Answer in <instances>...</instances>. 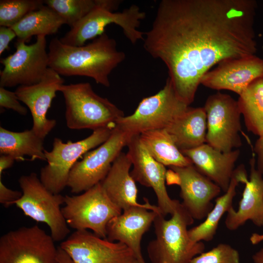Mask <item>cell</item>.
<instances>
[{
  "instance_id": "obj_17",
  "label": "cell",
  "mask_w": 263,
  "mask_h": 263,
  "mask_svg": "<svg viewBox=\"0 0 263 263\" xmlns=\"http://www.w3.org/2000/svg\"><path fill=\"white\" fill-rule=\"evenodd\" d=\"M64 82L61 75L49 67L39 82L18 86L15 91L19 100L31 112L33 119L31 129L43 140L56 125V120L47 118L46 115L56 92Z\"/></svg>"
},
{
  "instance_id": "obj_15",
  "label": "cell",
  "mask_w": 263,
  "mask_h": 263,
  "mask_svg": "<svg viewBox=\"0 0 263 263\" xmlns=\"http://www.w3.org/2000/svg\"><path fill=\"white\" fill-rule=\"evenodd\" d=\"M127 146V153L133 166L131 176L135 182L152 188L163 216H171L181 203L171 199L168 194L165 185L167 174L165 166L150 154L141 141L139 134L132 136Z\"/></svg>"
},
{
  "instance_id": "obj_12",
  "label": "cell",
  "mask_w": 263,
  "mask_h": 263,
  "mask_svg": "<svg viewBox=\"0 0 263 263\" xmlns=\"http://www.w3.org/2000/svg\"><path fill=\"white\" fill-rule=\"evenodd\" d=\"M55 242L37 225L9 231L0 238V263H59Z\"/></svg>"
},
{
  "instance_id": "obj_25",
  "label": "cell",
  "mask_w": 263,
  "mask_h": 263,
  "mask_svg": "<svg viewBox=\"0 0 263 263\" xmlns=\"http://www.w3.org/2000/svg\"><path fill=\"white\" fill-rule=\"evenodd\" d=\"M139 137L150 154L164 166L183 167L193 165L166 129L146 131L140 134Z\"/></svg>"
},
{
  "instance_id": "obj_11",
  "label": "cell",
  "mask_w": 263,
  "mask_h": 263,
  "mask_svg": "<svg viewBox=\"0 0 263 263\" xmlns=\"http://www.w3.org/2000/svg\"><path fill=\"white\" fill-rule=\"evenodd\" d=\"M204 107L207 120L206 143L224 152L240 148L242 145L240 133L243 132L237 100L217 92L207 97Z\"/></svg>"
},
{
  "instance_id": "obj_5",
  "label": "cell",
  "mask_w": 263,
  "mask_h": 263,
  "mask_svg": "<svg viewBox=\"0 0 263 263\" xmlns=\"http://www.w3.org/2000/svg\"><path fill=\"white\" fill-rule=\"evenodd\" d=\"M115 125L95 130L88 137L75 142H63L55 138L52 150H44L47 164L40 171L39 178L45 187L53 193L60 194L67 187L70 172L78 159L105 142Z\"/></svg>"
},
{
  "instance_id": "obj_14",
  "label": "cell",
  "mask_w": 263,
  "mask_h": 263,
  "mask_svg": "<svg viewBox=\"0 0 263 263\" xmlns=\"http://www.w3.org/2000/svg\"><path fill=\"white\" fill-rule=\"evenodd\" d=\"M59 246L74 263H138L124 244L110 241L87 230H75Z\"/></svg>"
},
{
  "instance_id": "obj_24",
  "label": "cell",
  "mask_w": 263,
  "mask_h": 263,
  "mask_svg": "<svg viewBox=\"0 0 263 263\" xmlns=\"http://www.w3.org/2000/svg\"><path fill=\"white\" fill-rule=\"evenodd\" d=\"M248 180L244 166L240 165L235 169L227 190L224 194L216 198L215 205L205 220L188 230L189 236L192 240L209 242L213 239L220 219L233 207L236 187L239 183L245 184Z\"/></svg>"
},
{
  "instance_id": "obj_32",
  "label": "cell",
  "mask_w": 263,
  "mask_h": 263,
  "mask_svg": "<svg viewBox=\"0 0 263 263\" xmlns=\"http://www.w3.org/2000/svg\"><path fill=\"white\" fill-rule=\"evenodd\" d=\"M0 107L12 109L22 115H26L28 112L27 108L20 103L15 92L2 87H0Z\"/></svg>"
},
{
  "instance_id": "obj_9",
  "label": "cell",
  "mask_w": 263,
  "mask_h": 263,
  "mask_svg": "<svg viewBox=\"0 0 263 263\" xmlns=\"http://www.w3.org/2000/svg\"><path fill=\"white\" fill-rule=\"evenodd\" d=\"M146 13L133 4L122 12H114L102 6H98L71 28L60 41L63 44L80 46L88 40L96 38L105 33L108 25L114 23L123 30L125 37L133 44L144 40V33L138 30Z\"/></svg>"
},
{
  "instance_id": "obj_20",
  "label": "cell",
  "mask_w": 263,
  "mask_h": 263,
  "mask_svg": "<svg viewBox=\"0 0 263 263\" xmlns=\"http://www.w3.org/2000/svg\"><path fill=\"white\" fill-rule=\"evenodd\" d=\"M182 152L197 169L217 185L225 192L227 190L240 151L236 149L224 152L206 143Z\"/></svg>"
},
{
  "instance_id": "obj_13",
  "label": "cell",
  "mask_w": 263,
  "mask_h": 263,
  "mask_svg": "<svg viewBox=\"0 0 263 263\" xmlns=\"http://www.w3.org/2000/svg\"><path fill=\"white\" fill-rule=\"evenodd\" d=\"M45 36H37L35 43L17 41L16 51L0 60V87L30 86L39 82L49 68Z\"/></svg>"
},
{
  "instance_id": "obj_39",
  "label": "cell",
  "mask_w": 263,
  "mask_h": 263,
  "mask_svg": "<svg viewBox=\"0 0 263 263\" xmlns=\"http://www.w3.org/2000/svg\"><path fill=\"white\" fill-rule=\"evenodd\" d=\"M250 241L252 244H256L263 241V234L253 233L250 238Z\"/></svg>"
},
{
  "instance_id": "obj_29",
  "label": "cell",
  "mask_w": 263,
  "mask_h": 263,
  "mask_svg": "<svg viewBox=\"0 0 263 263\" xmlns=\"http://www.w3.org/2000/svg\"><path fill=\"white\" fill-rule=\"evenodd\" d=\"M44 2L56 11L70 28L98 6L111 11L117 7L115 0H45Z\"/></svg>"
},
{
  "instance_id": "obj_38",
  "label": "cell",
  "mask_w": 263,
  "mask_h": 263,
  "mask_svg": "<svg viewBox=\"0 0 263 263\" xmlns=\"http://www.w3.org/2000/svg\"><path fill=\"white\" fill-rule=\"evenodd\" d=\"M252 258L254 263H263V247L255 253Z\"/></svg>"
},
{
  "instance_id": "obj_31",
  "label": "cell",
  "mask_w": 263,
  "mask_h": 263,
  "mask_svg": "<svg viewBox=\"0 0 263 263\" xmlns=\"http://www.w3.org/2000/svg\"><path fill=\"white\" fill-rule=\"evenodd\" d=\"M190 263H240L239 252L226 244H220L196 256Z\"/></svg>"
},
{
  "instance_id": "obj_28",
  "label": "cell",
  "mask_w": 263,
  "mask_h": 263,
  "mask_svg": "<svg viewBox=\"0 0 263 263\" xmlns=\"http://www.w3.org/2000/svg\"><path fill=\"white\" fill-rule=\"evenodd\" d=\"M237 101L247 131L259 136L263 133V76L251 82Z\"/></svg>"
},
{
  "instance_id": "obj_3",
  "label": "cell",
  "mask_w": 263,
  "mask_h": 263,
  "mask_svg": "<svg viewBox=\"0 0 263 263\" xmlns=\"http://www.w3.org/2000/svg\"><path fill=\"white\" fill-rule=\"evenodd\" d=\"M169 219L158 214L153 221L155 238L147 250L150 263H190L203 253V242H195L189 236L188 226L194 222L182 203Z\"/></svg>"
},
{
  "instance_id": "obj_36",
  "label": "cell",
  "mask_w": 263,
  "mask_h": 263,
  "mask_svg": "<svg viewBox=\"0 0 263 263\" xmlns=\"http://www.w3.org/2000/svg\"><path fill=\"white\" fill-rule=\"evenodd\" d=\"M15 160V159L10 155H1L0 157V177L4 170L13 166Z\"/></svg>"
},
{
  "instance_id": "obj_33",
  "label": "cell",
  "mask_w": 263,
  "mask_h": 263,
  "mask_svg": "<svg viewBox=\"0 0 263 263\" xmlns=\"http://www.w3.org/2000/svg\"><path fill=\"white\" fill-rule=\"evenodd\" d=\"M22 195L21 191L8 188L1 181L0 177V203L5 207L13 205Z\"/></svg>"
},
{
  "instance_id": "obj_22",
  "label": "cell",
  "mask_w": 263,
  "mask_h": 263,
  "mask_svg": "<svg viewBox=\"0 0 263 263\" xmlns=\"http://www.w3.org/2000/svg\"><path fill=\"white\" fill-rule=\"evenodd\" d=\"M132 166L128 153L121 152L100 182L109 199L122 211L134 207H143L146 204V201L144 204L137 201V188L131 175Z\"/></svg>"
},
{
  "instance_id": "obj_8",
  "label": "cell",
  "mask_w": 263,
  "mask_h": 263,
  "mask_svg": "<svg viewBox=\"0 0 263 263\" xmlns=\"http://www.w3.org/2000/svg\"><path fill=\"white\" fill-rule=\"evenodd\" d=\"M61 207L68 225L75 230L91 229L106 239V227L113 218L122 212L105 193L100 183L76 195L64 196Z\"/></svg>"
},
{
  "instance_id": "obj_4",
  "label": "cell",
  "mask_w": 263,
  "mask_h": 263,
  "mask_svg": "<svg viewBox=\"0 0 263 263\" xmlns=\"http://www.w3.org/2000/svg\"><path fill=\"white\" fill-rule=\"evenodd\" d=\"M67 126L72 130L93 131L115 124L123 112L107 98L96 94L89 82L62 85Z\"/></svg>"
},
{
  "instance_id": "obj_1",
  "label": "cell",
  "mask_w": 263,
  "mask_h": 263,
  "mask_svg": "<svg viewBox=\"0 0 263 263\" xmlns=\"http://www.w3.org/2000/svg\"><path fill=\"white\" fill-rule=\"evenodd\" d=\"M257 7L254 0H162L144 48L165 63L177 95L189 106L212 67L255 55Z\"/></svg>"
},
{
  "instance_id": "obj_7",
  "label": "cell",
  "mask_w": 263,
  "mask_h": 263,
  "mask_svg": "<svg viewBox=\"0 0 263 263\" xmlns=\"http://www.w3.org/2000/svg\"><path fill=\"white\" fill-rule=\"evenodd\" d=\"M22 196L13 204L37 222L46 224L55 242H62L70 232L61 206L64 196L47 189L35 172L20 177Z\"/></svg>"
},
{
  "instance_id": "obj_23",
  "label": "cell",
  "mask_w": 263,
  "mask_h": 263,
  "mask_svg": "<svg viewBox=\"0 0 263 263\" xmlns=\"http://www.w3.org/2000/svg\"><path fill=\"white\" fill-rule=\"evenodd\" d=\"M165 129L181 151L206 143L207 120L204 107L188 106Z\"/></svg>"
},
{
  "instance_id": "obj_6",
  "label": "cell",
  "mask_w": 263,
  "mask_h": 263,
  "mask_svg": "<svg viewBox=\"0 0 263 263\" xmlns=\"http://www.w3.org/2000/svg\"><path fill=\"white\" fill-rule=\"evenodd\" d=\"M188 107L178 97L168 77L161 90L143 98L134 113L119 118L115 126L131 136L165 129Z\"/></svg>"
},
{
  "instance_id": "obj_2",
  "label": "cell",
  "mask_w": 263,
  "mask_h": 263,
  "mask_svg": "<svg viewBox=\"0 0 263 263\" xmlns=\"http://www.w3.org/2000/svg\"><path fill=\"white\" fill-rule=\"evenodd\" d=\"M48 53L49 67L59 75L89 77L107 87L110 85L109 75L125 58V53L117 50L116 41L105 33L80 46L54 38Z\"/></svg>"
},
{
  "instance_id": "obj_27",
  "label": "cell",
  "mask_w": 263,
  "mask_h": 263,
  "mask_svg": "<svg viewBox=\"0 0 263 263\" xmlns=\"http://www.w3.org/2000/svg\"><path fill=\"white\" fill-rule=\"evenodd\" d=\"M64 24L63 19L56 11L43 5L11 28L17 35V41L26 42L33 36L54 34Z\"/></svg>"
},
{
  "instance_id": "obj_10",
  "label": "cell",
  "mask_w": 263,
  "mask_h": 263,
  "mask_svg": "<svg viewBox=\"0 0 263 263\" xmlns=\"http://www.w3.org/2000/svg\"><path fill=\"white\" fill-rule=\"evenodd\" d=\"M132 136L115 125L105 142L85 153L73 166L67 182L71 191L76 194L84 192L100 183Z\"/></svg>"
},
{
  "instance_id": "obj_35",
  "label": "cell",
  "mask_w": 263,
  "mask_h": 263,
  "mask_svg": "<svg viewBox=\"0 0 263 263\" xmlns=\"http://www.w3.org/2000/svg\"><path fill=\"white\" fill-rule=\"evenodd\" d=\"M254 150L257 156L256 167L263 175V133L259 136L256 141Z\"/></svg>"
},
{
  "instance_id": "obj_30",
  "label": "cell",
  "mask_w": 263,
  "mask_h": 263,
  "mask_svg": "<svg viewBox=\"0 0 263 263\" xmlns=\"http://www.w3.org/2000/svg\"><path fill=\"white\" fill-rule=\"evenodd\" d=\"M44 4L42 0H0V26L11 27Z\"/></svg>"
},
{
  "instance_id": "obj_16",
  "label": "cell",
  "mask_w": 263,
  "mask_h": 263,
  "mask_svg": "<svg viewBox=\"0 0 263 263\" xmlns=\"http://www.w3.org/2000/svg\"><path fill=\"white\" fill-rule=\"evenodd\" d=\"M169 168L174 183L180 187L182 205L194 220L206 218L213 208L212 201L219 195L221 188L193 165Z\"/></svg>"
},
{
  "instance_id": "obj_37",
  "label": "cell",
  "mask_w": 263,
  "mask_h": 263,
  "mask_svg": "<svg viewBox=\"0 0 263 263\" xmlns=\"http://www.w3.org/2000/svg\"><path fill=\"white\" fill-rule=\"evenodd\" d=\"M57 258L59 263H74L68 254L59 246L57 247Z\"/></svg>"
},
{
  "instance_id": "obj_19",
  "label": "cell",
  "mask_w": 263,
  "mask_h": 263,
  "mask_svg": "<svg viewBox=\"0 0 263 263\" xmlns=\"http://www.w3.org/2000/svg\"><path fill=\"white\" fill-rule=\"evenodd\" d=\"M263 76V59L255 55L225 59L203 76L201 84L216 90H227L240 95L256 79Z\"/></svg>"
},
{
  "instance_id": "obj_26",
  "label": "cell",
  "mask_w": 263,
  "mask_h": 263,
  "mask_svg": "<svg viewBox=\"0 0 263 263\" xmlns=\"http://www.w3.org/2000/svg\"><path fill=\"white\" fill-rule=\"evenodd\" d=\"M43 139L32 130L13 132L0 128V153L9 155L16 160H23L24 156L32 160H46Z\"/></svg>"
},
{
  "instance_id": "obj_21",
  "label": "cell",
  "mask_w": 263,
  "mask_h": 263,
  "mask_svg": "<svg viewBox=\"0 0 263 263\" xmlns=\"http://www.w3.org/2000/svg\"><path fill=\"white\" fill-rule=\"evenodd\" d=\"M249 179L245 184L242 198L237 210L232 207L227 212L225 225L234 231L244 225L248 220L256 226L263 227V178L256 167L254 157L249 161Z\"/></svg>"
},
{
  "instance_id": "obj_18",
  "label": "cell",
  "mask_w": 263,
  "mask_h": 263,
  "mask_svg": "<svg viewBox=\"0 0 263 263\" xmlns=\"http://www.w3.org/2000/svg\"><path fill=\"white\" fill-rule=\"evenodd\" d=\"M145 200V206L134 207L123 211L110 220L106 227V239L127 245L132 251L138 263H146L141 252L142 237L153 224L157 214H161L157 206L150 204L147 198Z\"/></svg>"
},
{
  "instance_id": "obj_34",
  "label": "cell",
  "mask_w": 263,
  "mask_h": 263,
  "mask_svg": "<svg viewBox=\"0 0 263 263\" xmlns=\"http://www.w3.org/2000/svg\"><path fill=\"white\" fill-rule=\"evenodd\" d=\"M16 37V33L11 27H0V55L9 48V43Z\"/></svg>"
}]
</instances>
